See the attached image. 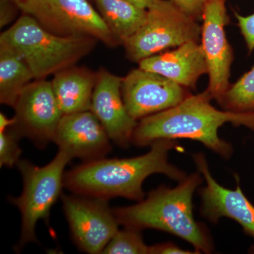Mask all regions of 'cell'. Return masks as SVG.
Masks as SVG:
<instances>
[{
    "instance_id": "cell-4",
    "label": "cell",
    "mask_w": 254,
    "mask_h": 254,
    "mask_svg": "<svg viewBox=\"0 0 254 254\" xmlns=\"http://www.w3.org/2000/svg\"><path fill=\"white\" fill-rule=\"evenodd\" d=\"M0 41L14 47L23 57L35 79H46L74 66L93 51L97 41L89 36H60L22 14L0 36Z\"/></svg>"
},
{
    "instance_id": "cell-1",
    "label": "cell",
    "mask_w": 254,
    "mask_h": 254,
    "mask_svg": "<svg viewBox=\"0 0 254 254\" xmlns=\"http://www.w3.org/2000/svg\"><path fill=\"white\" fill-rule=\"evenodd\" d=\"M178 146L173 139L157 140L148 153L129 158H100L86 161L66 172L64 187L75 194L108 200L123 197L144 199L143 183L153 174H163L180 182L187 175L169 162L170 151Z\"/></svg>"
},
{
    "instance_id": "cell-21",
    "label": "cell",
    "mask_w": 254,
    "mask_h": 254,
    "mask_svg": "<svg viewBox=\"0 0 254 254\" xmlns=\"http://www.w3.org/2000/svg\"><path fill=\"white\" fill-rule=\"evenodd\" d=\"M19 138L11 129L0 131V166L13 168L17 165L21 154Z\"/></svg>"
},
{
    "instance_id": "cell-6",
    "label": "cell",
    "mask_w": 254,
    "mask_h": 254,
    "mask_svg": "<svg viewBox=\"0 0 254 254\" xmlns=\"http://www.w3.org/2000/svg\"><path fill=\"white\" fill-rule=\"evenodd\" d=\"M201 26L172 0H156L147 9L145 22L124 43L127 58L139 63L145 58L188 42L199 43Z\"/></svg>"
},
{
    "instance_id": "cell-24",
    "label": "cell",
    "mask_w": 254,
    "mask_h": 254,
    "mask_svg": "<svg viewBox=\"0 0 254 254\" xmlns=\"http://www.w3.org/2000/svg\"><path fill=\"white\" fill-rule=\"evenodd\" d=\"M21 11L19 6L11 0H0V27L9 26Z\"/></svg>"
},
{
    "instance_id": "cell-16",
    "label": "cell",
    "mask_w": 254,
    "mask_h": 254,
    "mask_svg": "<svg viewBox=\"0 0 254 254\" xmlns=\"http://www.w3.org/2000/svg\"><path fill=\"white\" fill-rule=\"evenodd\" d=\"M97 76V72L75 65L55 73L52 87L63 115L91 110Z\"/></svg>"
},
{
    "instance_id": "cell-3",
    "label": "cell",
    "mask_w": 254,
    "mask_h": 254,
    "mask_svg": "<svg viewBox=\"0 0 254 254\" xmlns=\"http://www.w3.org/2000/svg\"><path fill=\"white\" fill-rule=\"evenodd\" d=\"M202 177L198 171L190 174L174 188L161 185L136 204L113 208L118 223L138 230L168 232L187 241L200 254L213 253L210 233L193 216V196Z\"/></svg>"
},
{
    "instance_id": "cell-22",
    "label": "cell",
    "mask_w": 254,
    "mask_h": 254,
    "mask_svg": "<svg viewBox=\"0 0 254 254\" xmlns=\"http://www.w3.org/2000/svg\"><path fill=\"white\" fill-rule=\"evenodd\" d=\"M235 16L238 22L241 33L245 39L248 53L250 54L254 50V13L244 16L235 12Z\"/></svg>"
},
{
    "instance_id": "cell-7",
    "label": "cell",
    "mask_w": 254,
    "mask_h": 254,
    "mask_svg": "<svg viewBox=\"0 0 254 254\" xmlns=\"http://www.w3.org/2000/svg\"><path fill=\"white\" fill-rule=\"evenodd\" d=\"M18 6L58 36H89L110 48L120 46L89 0H25Z\"/></svg>"
},
{
    "instance_id": "cell-12",
    "label": "cell",
    "mask_w": 254,
    "mask_h": 254,
    "mask_svg": "<svg viewBox=\"0 0 254 254\" xmlns=\"http://www.w3.org/2000/svg\"><path fill=\"white\" fill-rule=\"evenodd\" d=\"M193 159L197 170L206 183L200 189V215L213 224L222 218L232 219L240 224L247 235L254 238V205L244 193L238 175H235L236 188H225L212 176L203 153H195Z\"/></svg>"
},
{
    "instance_id": "cell-8",
    "label": "cell",
    "mask_w": 254,
    "mask_h": 254,
    "mask_svg": "<svg viewBox=\"0 0 254 254\" xmlns=\"http://www.w3.org/2000/svg\"><path fill=\"white\" fill-rule=\"evenodd\" d=\"M14 124L9 127L18 138H29L37 147L46 148L53 141L63 114L51 81L35 79L19 95L13 107Z\"/></svg>"
},
{
    "instance_id": "cell-11",
    "label": "cell",
    "mask_w": 254,
    "mask_h": 254,
    "mask_svg": "<svg viewBox=\"0 0 254 254\" xmlns=\"http://www.w3.org/2000/svg\"><path fill=\"white\" fill-rule=\"evenodd\" d=\"M188 88L159 74L138 67L123 77L125 106L137 121L180 104L190 95Z\"/></svg>"
},
{
    "instance_id": "cell-27",
    "label": "cell",
    "mask_w": 254,
    "mask_h": 254,
    "mask_svg": "<svg viewBox=\"0 0 254 254\" xmlns=\"http://www.w3.org/2000/svg\"><path fill=\"white\" fill-rule=\"evenodd\" d=\"M128 1L136 4L138 7L147 10L150 6L154 4L156 0H128Z\"/></svg>"
},
{
    "instance_id": "cell-19",
    "label": "cell",
    "mask_w": 254,
    "mask_h": 254,
    "mask_svg": "<svg viewBox=\"0 0 254 254\" xmlns=\"http://www.w3.org/2000/svg\"><path fill=\"white\" fill-rule=\"evenodd\" d=\"M219 105L228 111L254 113V66L230 85Z\"/></svg>"
},
{
    "instance_id": "cell-28",
    "label": "cell",
    "mask_w": 254,
    "mask_h": 254,
    "mask_svg": "<svg viewBox=\"0 0 254 254\" xmlns=\"http://www.w3.org/2000/svg\"><path fill=\"white\" fill-rule=\"evenodd\" d=\"M11 1H14V3H16V4L19 5L23 3L25 0H11Z\"/></svg>"
},
{
    "instance_id": "cell-2",
    "label": "cell",
    "mask_w": 254,
    "mask_h": 254,
    "mask_svg": "<svg viewBox=\"0 0 254 254\" xmlns=\"http://www.w3.org/2000/svg\"><path fill=\"white\" fill-rule=\"evenodd\" d=\"M212 99L206 89L198 94L189 95L173 108L141 119L133 131L132 144L144 147L157 140L187 138L200 142L227 160L233 153V147L220 138L219 128L230 123L254 132V113L218 110L210 104Z\"/></svg>"
},
{
    "instance_id": "cell-23",
    "label": "cell",
    "mask_w": 254,
    "mask_h": 254,
    "mask_svg": "<svg viewBox=\"0 0 254 254\" xmlns=\"http://www.w3.org/2000/svg\"><path fill=\"white\" fill-rule=\"evenodd\" d=\"M175 4L190 17L198 21L202 18L203 9L208 0H172Z\"/></svg>"
},
{
    "instance_id": "cell-17",
    "label": "cell",
    "mask_w": 254,
    "mask_h": 254,
    "mask_svg": "<svg viewBox=\"0 0 254 254\" xmlns=\"http://www.w3.org/2000/svg\"><path fill=\"white\" fill-rule=\"evenodd\" d=\"M35 80L28 64L14 47L0 41V103L14 107L19 95Z\"/></svg>"
},
{
    "instance_id": "cell-13",
    "label": "cell",
    "mask_w": 254,
    "mask_h": 254,
    "mask_svg": "<svg viewBox=\"0 0 254 254\" xmlns=\"http://www.w3.org/2000/svg\"><path fill=\"white\" fill-rule=\"evenodd\" d=\"M108 133L91 110L63 115L53 141L71 159L84 162L105 158L112 150Z\"/></svg>"
},
{
    "instance_id": "cell-15",
    "label": "cell",
    "mask_w": 254,
    "mask_h": 254,
    "mask_svg": "<svg viewBox=\"0 0 254 254\" xmlns=\"http://www.w3.org/2000/svg\"><path fill=\"white\" fill-rule=\"evenodd\" d=\"M138 67L193 90L200 76L208 73L203 48L196 42H188L173 50L145 58L138 63Z\"/></svg>"
},
{
    "instance_id": "cell-18",
    "label": "cell",
    "mask_w": 254,
    "mask_h": 254,
    "mask_svg": "<svg viewBox=\"0 0 254 254\" xmlns=\"http://www.w3.org/2000/svg\"><path fill=\"white\" fill-rule=\"evenodd\" d=\"M96 9L119 45H124L146 18L147 10L128 0H93Z\"/></svg>"
},
{
    "instance_id": "cell-26",
    "label": "cell",
    "mask_w": 254,
    "mask_h": 254,
    "mask_svg": "<svg viewBox=\"0 0 254 254\" xmlns=\"http://www.w3.org/2000/svg\"><path fill=\"white\" fill-rule=\"evenodd\" d=\"M14 124V118L9 119L6 118L4 114H0V131H4L9 127L13 126Z\"/></svg>"
},
{
    "instance_id": "cell-10",
    "label": "cell",
    "mask_w": 254,
    "mask_h": 254,
    "mask_svg": "<svg viewBox=\"0 0 254 254\" xmlns=\"http://www.w3.org/2000/svg\"><path fill=\"white\" fill-rule=\"evenodd\" d=\"M227 0H208L203 9L201 46L209 77L207 88L213 99L220 103L230 88L233 50L228 43L225 26L230 23Z\"/></svg>"
},
{
    "instance_id": "cell-25",
    "label": "cell",
    "mask_w": 254,
    "mask_h": 254,
    "mask_svg": "<svg viewBox=\"0 0 254 254\" xmlns=\"http://www.w3.org/2000/svg\"><path fill=\"white\" fill-rule=\"evenodd\" d=\"M150 254H198L197 251L193 252L189 250H182L179 246L173 242L157 244L149 247Z\"/></svg>"
},
{
    "instance_id": "cell-20",
    "label": "cell",
    "mask_w": 254,
    "mask_h": 254,
    "mask_svg": "<svg viewBox=\"0 0 254 254\" xmlns=\"http://www.w3.org/2000/svg\"><path fill=\"white\" fill-rule=\"evenodd\" d=\"M102 254H149V247L145 245L141 230L125 227L118 230Z\"/></svg>"
},
{
    "instance_id": "cell-14",
    "label": "cell",
    "mask_w": 254,
    "mask_h": 254,
    "mask_svg": "<svg viewBox=\"0 0 254 254\" xmlns=\"http://www.w3.org/2000/svg\"><path fill=\"white\" fill-rule=\"evenodd\" d=\"M97 73L91 110L103 125L111 141L121 148H127L131 143L138 122L132 118L125 106L122 93L123 77L105 68H101Z\"/></svg>"
},
{
    "instance_id": "cell-9",
    "label": "cell",
    "mask_w": 254,
    "mask_h": 254,
    "mask_svg": "<svg viewBox=\"0 0 254 254\" xmlns=\"http://www.w3.org/2000/svg\"><path fill=\"white\" fill-rule=\"evenodd\" d=\"M61 198L76 245L88 254H102L120 225L108 200L75 193Z\"/></svg>"
},
{
    "instance_id": "cell-5",
    "label": "cell",
    "mask_w": 254,
    "mask_h": 254,
    "mask_svg": "<svg viewBox=\"0 0 254 254\" xmlns=\"http://www.w3.org/2000/svg\"><path fill=\"white\" fill-rule=\"evenodd\" d=\"M71 158L63 152L45 166H36L31 162L20 160L16 166L23 179V190L18 197H9L21 215L20 239L16 251H21L31 242H38L36 228L40 220L48 223L50 210L61 196L64 168Z\"/></svg>"
}]
</instances>
